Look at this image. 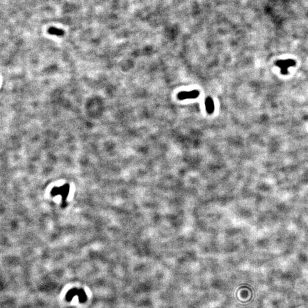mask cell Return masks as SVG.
Instances as JSON below:
<instances>
[{"mask_svg": "<svg viewBox=\"0 0 308 308\" xmlns=\"http://www.w3.org/2000/svg\"><path fill=\"white\" fill-rule=\"evenodd\" d=\"M276 65L281 70V74L285 75L288 73V70L290 67L296 65V62L294 60L291 59L280 60L276 62Z\"/></svg>", "mask_w": 308, "mask_h": 308, "instance_id": "obj_1", "label": "cell"}, {"mask_svg": "<svg viewBox=\"0 0 308 308\" xmlns=\"http://www.w3.org/2000/svg\"><path fill=\"white\" fill-rule=\"evenodd\" d=\"M199 91L196 90L190 91H181L178 94V98L180 100L195 99L199 97Z\"/></svg>", "mask_w": 308, "mask_h": 308, "instance_id": "obj_2", "label": "cell"}, {"mask_svg": "<svg viewBox=\"0 0 308 308\" xmlns=\"http://www.w3.org/2000/svg\"><path fill=\"white\" fill-rule=\"evenodd\" d=\"M205 105H206V110L208 114H211L213 112L214 110H215V106H214L213 101L211 98L208 97L206 98V101H205Z\"/></svg>", "mask_w": 308, "mask_h": 308, "instance_id": "obj_3", "label": "cell"}]
</instances>
